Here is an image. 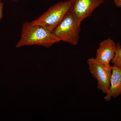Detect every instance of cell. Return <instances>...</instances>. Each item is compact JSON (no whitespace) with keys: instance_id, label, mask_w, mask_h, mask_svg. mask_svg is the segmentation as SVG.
Instances as JSON below:
<instances>
[{"instance_id":"obj_1","label":"cell","mask_w":121,"mask_h":121,"mask_svg":"<svg viewBox=\"0 0 121 121\" xmlns=\"http://www.w3.org/2000/svg\"><path fill=\"white\" fill-rule=\"evenodd\" d=\"M60 41L53 33L43 26L26 22L22 25L20 39L16 47L36 45L48 48Z\"/></svg>"},{"instance_id":"obj_2","label":"cell","mask_w":121,"mask_h":121,"mask_svg":"<svg viewBox=\"0 0 121 121\" xmlns=\"http://www.w3.org/2000/svg\"><path fill=\"white\" fill-rule=\"evenodd\" d=\"M74 0H66L56 3L31 22L52 32L65 16L71 11Z\"/></svg>"},{"instance_id":"obj_3","label":"cell","mask_w":121,"mask_h":121,"mask_svg":"<svg viewBox=\"0 0 121 121\" xmlns=\"http://www.w3.org/2000/svg\"><path fill=\"white\" fill-rule=\"evenodd\" d=\"M81 23L82 22L78 20L71 11L65 16L52 32L60 41L73 46L76 45L78 43Z\"/></svg>"},{"instance_id":"obj_4","label":"cell","mask_w":121,"mask_h":121,"mask_svg":"<svg viewBox=\"0 0 121 121\" xmlns=\"http://www.w3.org/2000/svg\"><path fill=\"white\" fill-rule=\"evenodd\" d=\"M87 63L90 72L97 80V88L103 93L106 94L110 87L112 67L110 64L99 63L93 57L87 60Z\"/></svg>"},{"instance_id":"obj_5","label":"cell","mask_w":121,"mask_h":121,"mask_svg":"<svg viewBox=\"0 0 121 121\" xmlns=\"http://www.w3.org/2000/svg\"><path fill=\"white\" fill-rule=\"evenodd\" d=\"M104 0H74L71 11L79 21L90 16L95 10L102 4Z\"/></svg>"},{"instance_id":"obj_6","label":"cell","mask_w":121,"mask_h":121,"mask_svg":"<svg viewBox=\"0 0 121 121\" xmlns=\"http://www.w3.org/2000/svg\"><path fill=\"white\" fill-rule=\"evenodd\" d=\"M117 44L112 39H108L102 41L96 52V60L103 64L109 65L115 55Z\"/></svg>"},{"instance_id":"obj_7","label":"cell","mask_w":121,"mask_h":121,"mask_svg":"<svg viewBox=\"0 0 121 121\" xmlns=\"http://www.w3.org/2000/svg\"><path fill=\"white\" fill-rule=\"evenodd\" d=\"M112 67L110 87L104 97L107 101H109L112 98H117L121 95V70L114 66Z\"/></svg>"},{"instance_id":"obj_8","label":"cell","mask_w":121,"mask_h":121,"mask_svg":"<svg viewBox=\"0 0 121 121\" xmlns=\"http://www.w3.org/2000/svg\"><path fill=\"white\" fill-rule=\"evenodd\" d=\"M111 62L113 66L121 70V47L119 42L117 43L115 55Z\"/></svg>"},{"instance_id":"obj_9","label":"cell","mask_w":121,"mask_h":121,"mask_svg":"<svg viewBox=\"0 0 121 121\" xmlns=\"http://www.w3.org/2000/svg\"><path fill=\"white\" fill-rule=\"evenodd\" d=\"M4 3L2 0H0V21L3 17V9H4Z\"/></svg>"},{"instance_id":"obj_10","label":"cell","mask_w":121,"mask_h":121,"mask_svg":"<svg viewBox=\"0 0 121 121\" xmlns=\"http://www.w3.org/2000/svg\"><path fill=\"white\" fill-rule=\"evenodd\" d=\"M113 2L116 7L121 8V0H113Z\"/></svg>"},{"instance_id":"obj_11","label":"cell","mask_w":121,"mask_h":121,"mask_svg":"<svg viewBox=\"0 0 121 121\" xmlns=\"http://www.w3.org/2000/svg\"><path fill=\"white\" fill-rule=\"evenodd\" d=\"M13 0V1H18L19 0Z\"/></svg>"}]
</instances>
